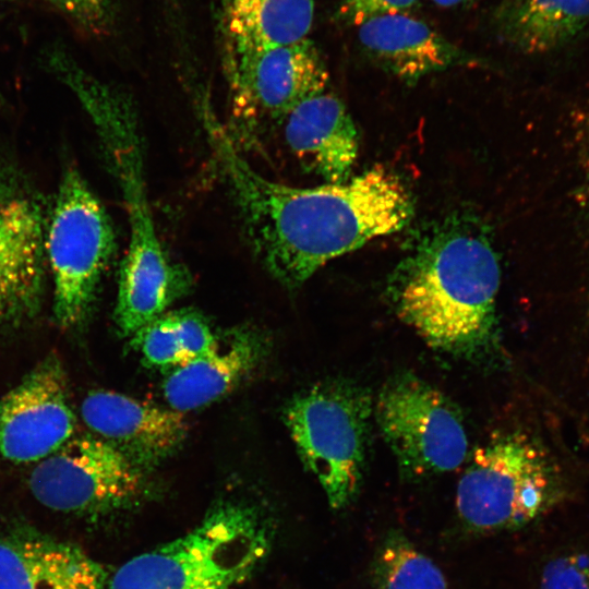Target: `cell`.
Returning a JSON list of instances; mask_svg holds the SVG:
<instances>
[{
    "label": "cell",
    "mask_w": 589,
    "mask_h": 589,
    "mask_svg": "<svg viewBox=\"0 0 589 589\" xmlns=\"http://www.w3.org/2000/svg\"><path fill=\"white\" fill-rule=\"evenodd\" d=\"M268 550L261 515L225 502L190 531L127 561L108 577L106 589H237Z\"/></svg>",
    "instance_id": "3"
},
{
    "label": "cell",
    "mask_w": 589,
    "mask_h": 589,
    "mask_svg": "<svg viewBox=\"0 0 589 589\" xmlns=\"http://www.w3.org/2000/svg\"><path fill=\"white\" fill-rule=\"evenodd\" d=\"M372 411L366 390L345 381L316 384L284 409L297 453L334 509L350 504L360 489Z\"/></svg>",
    "instance_id": "5"
},
{
    "label": "cell",
    "mask_w": 589,
    "mask_h": 589,
    "mask_svg": "<svg viewBox=\"0 0 589 589\" xmlns=\"http://www.w3.org/2000/svg\"><path fill=\"white\" fill-rule=\"evenodd\" d=\"M46 248L55 316L60 326L70 327L86 315L115 248L111 220L75 169L61 179Z\"/></svg>",
    "instance_id": "6"
},
{
    "label": "cell",
    "mask_w": 589,
    "mask_h": 589,
    "mask_svg": "<svg viewBox=\"0 0 589 589\" xmlns=\"http://www.w3.org/2000/svg\"><path fill=\"white\" fill-rule=\"evenodd\" d=\"M498 23L506 41L522 52H549L589 25V0H510Z\"/></svg>",
    "instance_id": "18"
},
{
    "label": "cell",
    "mask_w": 589,
    "mask_h": 589,
    "mask_svg": "<svg viewBox=\"0 0 589 589\" xmlns=\"http://www.w3.org/2000/svg\"><path fill=\"white\" fill-rule=\"evenodd\" d=\"M108 575L82 549L44 537L0 540V589H106Z\"/></svg>",
    "instance_id": "16"
},
{
    "label": "cell",
    "mask_w": 589,
    "mask_h": 589,
    "mask_svg": "<svg viewBox=\"0 0 589 589\" xmlns=\"http://www.w3.org/2000/svg\"><path fill=\"white\" fill-rule=\"evenodd\" d=\"M43 216L25 191L0 179V324L39 306L44 284Z\"/></svg>",
    "instance_id": "11"
},
{
    "label": "cell",
    "mask_w": 589,
    "mask_h": 589,
    "mask_svg": "<svg viewBox=\"0 0 589 589\" xmlns=\"http://www.w3.org/2000/svg\"><path fill=\"white\" fill-rule=\"evenodd\" d=\"M419 0H342L335 19L344 24L359 26L378 16L400 14L412 9Z\"/></svg>",
    "instance_id": "24"
},
{
    "label": "cell",
    "mask_w": 589,
    "mask_h": 589,
    "mask_svg": "<svg viewBox=\"0 0 589 589\" xmlns=\"http://www.w3.org/2000/svg\"><path fill=\"white\" fill-rule=\"evenodd\" d=\"M203 120L248 243L287 288H298L370 240L399 231L413 216L409 191L382 166L340 183L284 184L257 172L209 110Z\"/></svg>",
    "instance_id": "1"
},
{
    "label": "cell",
    "mask_w": 589,
    "mask_h": 589,
    "mask_svg": "<svg viewBox=\"0 0 589 589\" xmlns=\"http://www.w3.org/2000/svg\"><path fill=\"white\" fill-rule=\"evenodd\" d=\"M497 254L483 229L452 219L423 236L388 290L399 318L431 347L472 357L496 345Z\"/></svg>",
    "instance_id": "2"
},
{
    "label": "cell",
    "mask_w": 589,
    "mask_h": 589,
    "mask_svg": "<svg viewBox=\"0 0 589 589\" xmlns=\"http://www.w3.org/2000/svg\"><path fill=\"white\" fill-rule=\"evenodd\" d=\"M540 589H589V554L570 553L551 560L543 568Z\"/></svg>",
    "instance_id": "22"
},
{
    "label": "cell",
    "mask_w": 589,
    "mask_h": 589,
    "mask_svg": "<svg viewBox=\"0 0 589 589\" xmlns=\"http://www.w3.org/2000/svg\"><path fill=\"white\" fill-rule=\"evenodd\" d=\"M313 0H223L225 43L243 47L285 46L308 38Z\"/></svg>",
    "instance_id": "17"
},
{
    "label": "cell",
    "mask_w": 589,
    "mask_h": 589,
    "mask_svg": "<svg viewBox=\"0 0 589 589\" xmlns=\"http://www.w3.org/2000/svg\"><path fill=\"white\" fill-rule=\"evenodd\" d=\"M29 488L45 506L61 512L124 507L144 490V470L109 442L72 436L32 471Z\"/></svg>",
    "instance_id": "8"
},
{
    "label": "cell",
    "mask_w": 589,
    "mask_h": 589,
    "mask_svg": "<svg viewBox=\"0 0 589 589\" xmlns=\"http://www.w3.org/2000/svg\"><path fill=\"white\" fill-rule=\"evenodd\" d=\"M581 144L582 176L579 188V204L589 239V119L585 127Z\"/></svg>",
    "instance_id": "25"
},
{
    "label": "cell",
    "mask_w": 589,
    "mask_h": 589,
    "mask_svg": "<svg viewBox=\"0 0 589 589\" xmlns=\"http://www.w3.org/2000/svg\"><path fill=\"white\" fill-rule=\"evenodd\" d=\"M75 430L64 373L49 357L0 399V458L13 462L43 460Z\"/></svg>",
    "instance_id": "10"
},
{
    "label": "cell",
    "mask_w": 589,
    "mask_h": 589,
    "mask_svg": "<svg viewBox=\"0 0 589 589\" xmlns=\"http://www.w3.org/2000/svg\"><path fill=\"white\" fill-rule=\"evenodd\" d=\"M432 1L440 7L450 8V7L467 4L474 0H432Z\"/></svg>",
    "instance_id": "26"
},
{
    "label": "cell",
    "mask_w": 589,
    "mask_h": 589,
    "mask_svg": "<svg viewBox=\"0 0 589 589\" xmlns=\"http://www.w3.org/2000/svg\"><path fill=\"white\" fill-rule=\"evenodd\" d=\"M563 491L550 452L531 435L513 431L473 450L458 481L456 508L471 531L517 529L552 508Z\"/></svg>",
    "instance_id": "4"
},
{
    "label": "cell",
    "mask_w": 589,
    "mask_h": 589,
    "mask_svg": "<svg viewBox=\"0 0 589 589\" xmlns=\"http://www.w3.org/2000/svg\"><path fill=\"white\" fill-rule=\"evenodd\" d=\"M1 1V0H0Z\"/></svg>",
    "instance_id": "27"
},
{
    "label": "cell",
    "mask_w": 589,
    "mask_h": 589,
    "mask_svg": "<svg viewBox=\"0 0 589 589\" xmlns=\"http://www.w3.org/2000/svg\"><path fill=\"white\" fill-rule=\"evenodd\" d=\"M371 575L376 589H447L438 566L399 531L378 546Z\"/></svg>",
    "instance_id": "19"
},
{
    "label": "cell",
    "mask_w": 589,
    "mask_h": 589,
    "mask_svg": "<svg viewBox=\"0 0 589 589\" xmlns=\"http://www.w3.org/2000/svg\"><path fill=\"white\" fill-rule=\"evenodd\" d=\"M373 411L404 476L422 479L455 470L466 460L468 437L458 410L417 375L388 380Z\"/></svg>",
    "instance_id": "7"
},
{
    "label": "cell",
    "mask_w": 589,
    "mask_h": 589,
    "mask_svg": "<svg viewBox=\"0 0 589 589\" xmlns=\"http://www.w3.org/2000/svg\"><path fill=\"white\" fill-rule=\"evenodd\" d=\"M225 68L238 109L284 118L328 82L325 62L309 38L285 46L243 47L225 43Z\"/></svg>",
    "instance_id": "9"
},
{
    "label": "cell",
    "mask_w": 589,
    "mask_h": 589,
    "mask_svg": "<svg viewBox=\"0 0 589 589\" xmlns=\"http://www.w3.org/2000/svg\"><path fill=\"white\" fill-rule=\"evenodd\" d=\"M182 347L189 360L209 351L217 342L208 322L192 310L172 311Z\"/></svg>",
    "instance_id": "23"
},
{
    "label": "cell",
    "mask_w": 589,
    "mask_h": 589,
    "mask_svg": "<svg viewBox=\"0 0 589 589\" xmlns=\"http://www.w3.org/2000/svg\"><path fill=\"white\" fill-rule=\"evenodd\" d=\"M130 344L148 368L168 372L189 361L172 312L164 313L140 328L130 337Z\"/></svg>",
    "instance_id": "20"
},
{
    "label": "cell",
    "mask_w": 589,
    "mask_h": 589,
    "mask_svg": "<svg viewBox=\"0 0 589 589\" xmlns=\"http://www.w3.org/2000/svg\"><path fill=\"white\" fill-rule=\"evenodd\" d=\"M81 416L98 437L144 471L172 456L188 435L181 412L116 392L89 393L82 402Z\"/></svg>",
    "instance_id": "12"
},
{
    "label": "cell",
    "mask_w": 589,
    "mask_h": 589,
    "mask_svg": "<svg viewBox=\"0 0 589 589\" xmlns=\"http://www.w3.org/2000/svg\"><path fill=\"white\" fill-rule=\"evenodd\" d=\"M285 139L297 158L328 183L350 178L359 149L357 128L345 105L324 92L285 117Z\"/></svg>",
    "instance_id": "13"
},
{
    "label": "cell",
    "mask_w": 589,
    "mask_h": 589,
    "mask_svg": "<svg viewBox=\"0 0 589 589\" xmlns=\"http://www.w3.org/2000/svg\"><path fill=\"white\" fill-rule=\"evenodd\" d=\"M81 31L106 35L113 25L115 0H46Z\"/></svg>",
    "instance_id": "21"
},
{
    "label": "cell",
    "mask_w": 589,
    "mask_h": 589,
    "mask_svg": "<svg viewBox=\"0 0 589 589\" xmlns=\"http://www.w3.org/2000/svg\"><path fill=\"white\" fill-rule=\"evenodd\" d=\"M263 337L251 329L235 330L207 352L166 372L161 388L171 409L187 412L205 407L233 389L262 362Z\"/></svg>",
    "instance_id": "14"
},
{
    "label": "cell",
    "mask_w": 589,
    "mask_h": 589,
    "mask_svg": "<svg viewBox=\"0 0 589 589\" xmlns=\"http://www.w3.org/2000/svg\"><path fill=\"white\" fill-rule=\"evenodd\" d=\"M358 37L377 64L408 84L472 61L429 24L406 13L371 19L358 26Z\"/></svg>",
    "instance_id": "15"
}]
</instances>
